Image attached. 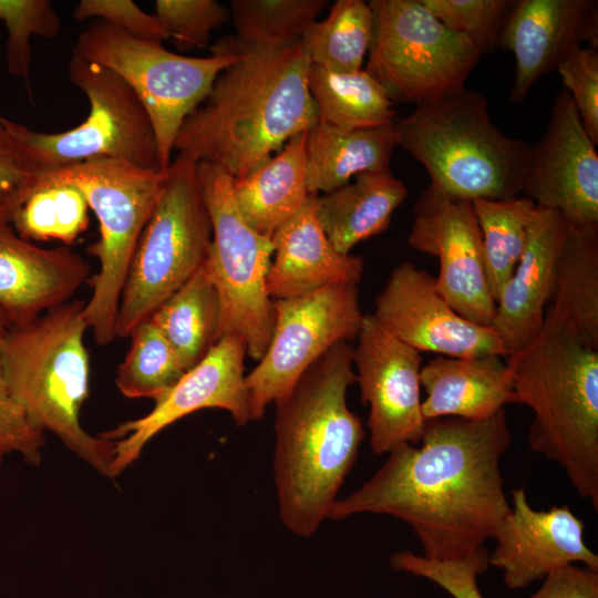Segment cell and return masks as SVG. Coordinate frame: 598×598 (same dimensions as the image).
I'll list each match as a JSON object with an SVG mask.
<instances>
[{
	"label": "cell",
	"instance_id": "19",
	"mask_svg": "<svg viewBox=\"0 0 598 598\" xmlns=\"http://www.w3.org/2000/svg\"><path fill=\"white\" fill-rule=\"evenodd\" d=\"M511 512L494 536L489 565L503 571L507 587L518 589L575 563L598 570V556L585 543V524L567 505L536 511L525 487L512 491Z\"/></svg>",
	"mask_w": 598,
	"mask_h": 598
},
{
	"label": "cell",
	"instance_id": "39",
	"mask_svg": "<svg viewBox=\"0 0 598 598\" xmlns=\"http://www.w3.org/2000/svg\"><path fill=\"white\" fill-rule=\"evenodd\" d=\"M390 563L399 571L433 581L453 598H484L477 586V577L489 566L487 550L464 559L445 561L403 550L395 553Z\"/></svg>",
	"mask_w": 598,
	"mask_h": 598
},
{
	"label": "cell",
	"instance_id": "1",
	"mask_svg": "<svg viewBox=\"0 0 598 598\" xmlns=\"http://www.w3.org/2000/svg\"><path fill=\"white\" fill-rule=\"evenodd\" d=\"M420 446L401 444L330 518L388 514L409 524L423 557L460 560L485 549L511 512L501 458L512 443L505 409L485 420H427Z\"/></svg>",
	"mask_w": 598,
	"mask_h": 598
},
{
	"label": "cell",
	"instance_id": "26",
	"mask_svg": "<svg viewBox=\"0 0 598 598\" xmlns=\"http://www.w3.org/2000/svg\"><path fill=\"white\" fill-rule=\"evenodd\" d=\"M408 188L389 169L363 172L347 185L318 197L320 225L341 254L384 231Z\"/></svg>",
	"mask_w": 598,
	"mask_h": 598
},
{
	"label": "cell",
	"instance_id": "20",
	"mask_svg": "<svg viewBox=\"0 0 598 598\" xmlns=\"http://www.w3.org/2000/svg\"><path fill=\"white\" fill-rule=\"evenodd\" d=\"M585 42L598 48L597 0H513L499 40L515 58L511 100L524 101L538 79Z\"/></svg>",
	"mask_w": 598,
	"mask_h": 598
},
{
	"label": "cell",
	"instance_id": "7",
	"mask_svg": "<svg viewBox=\"0 0 598 598\" xmlns=\"http://www.w3.org/2000/svg\"><path fill=\"white\" fill-rule=\"evenodd\" d=\"M197 165L193 157L178 154L165 169L161 194L125 277L116 337H130L207 260L213 227Z\"/></svg>",
	"mask_w": 598,
	"mask_h": 598
},
{
	"label": "cell",
	"instance_id": "35",
	"mask_svg": "<svg viewBox=\"0 0 598 598\" xmlns=\"http://www.w3.org/2000/svg\"><path fill=\"white\" fill-rule=\"evenodd\" d=\"M327 4V0H233L229 12L240 41L285 45L300 41Z\"/></svg>",
	"mask_w": 598,
	"mask_h": 598
},
{
	"label": "cell",
	"instance_id": "43",
	"mask_svg": "<svg viewBox=\"0 0 598 598\" xmlns=\"http://www.w3.org/2000/svg\"><path fill=\"white\" fill-rule=\"evenodd\" d=\"M38 175L17 148L0 116V206L12 210L33 187Z\"/></svg>",
	"mask_w": 598,
	"mask_h": 598
},
{
	"label": "cell",
	"instance_id": "18",
	"mask_svg": "<svg viewBox=\"0 0 598 598\" xmlns=\"http://www.w3.org/2000/svg\"><path fill=\"white\" fill-rule=\"evenodd\" d=\"M522 193L569 225H598V154L566 90L555 95L546 130L530 146Z\"/></svg>",
	"mask_w": 598,
	"mask_h": 598
},
{
	"label": "cell",
	"instance_id": "42",
	"mask_svg": "<svg viewBox=\"0 0 598 598\" xmlns=\"http://www.w3.org/2000/svg\"><path fill=\"white\" fill-rule=\"evenodd\" d=\"M78 21L102 20L127 34L162 43L167 35L155 14L143 11L131 0H82L73 12Z\"/></svg>",
	"mask_w": 598,
	"mask_h": 598
},
{
	"label": "cell",
	"instance_id": "40",
	"mask_svg": "<svg viewBox=\"0 0 598 598\" xmlns=\"http://www.w3.org/2000/svg\"><path fill=\"white\" fill-rule=\"evenodd\" d=\"M9 324L0 313V463L12 453L19 454L30 465L38 466L45 444L44 433L28 419L7 384L1 346Z\"/></svg>",
	"mask_w": 598,
	"mask_h": 598
},
{
	"label": "cell",
	"instance_id": "22",
	"mask_svg": "<svg viewBox=\"0 0 598 598\" xmlns=\"http://www.w3.org/2000/svg\"><path fill=\"white\" fill-rule=\"evenodd\" d=\"M567 230L560 213L536 205L525 250L498 296L491 323L509 353L529 344L543 329Z\"/></svg>",
	"mask_w": 598,
	"mask_h": 598
},
{
	"label": "cell",
	"instance_id": "11",
	"mask_svg": "<svg viewBox=\"0 0 598 598\" xmlns=\"http://www.w3.org/2000/svg\"><path fill=\"white\" fill-rule=\"evenodd\" d=\"M365 71L393 102L426 105L465 87L481 54L421 0H372Z\"/></svg>",
	"mask_w": 598,
	"mask_h": 598
},
{
	"label": "cell",
	"instance_id": "8",
	"mask_svg": "<svg viewBox=\"0 0 598 598\" xmlns=\"http://www.w3.org/2000/svg\"><path fill=\"white\" fill-rule=\"evenodd\" d=\"M39 178L79 188L99 221L100 237L89 247L99 260L83 317L99 346L114 341L125 277L141 234L161 194L165 169L113 158H94Z\"/></svg>",
	"mask_w": 598,
	"mask_h": 598
},
{
	"label": "cell",
	"instance_id": "13",
	"mask_svg": "<svg viewBox=\"0 0 598 598\" xmlns=\"http://www.w3.org/2000/svg\"><path fill=\"white\" fill-rule=\"evenodd\" d=\"M275 327L258 364L245 377L252 421L286 394L331 347L357 339L364 315L357 285L337 283L274 300Z\"/></svg>",
	"mask_w": 598,
	"mask_h": 598
},
{
	"label": "cell",
	"instance_id": "34",
	"mask_svg": "<svg viewBox=\"0 0 598 598\" xmlns=\"http://www.w3.org/2000/svg\"><path fill=\"white\" fill-rule=\"evenodd\" d=\"M131 347L118 365L115 383L130 399L157 400L185 374L172 346L148 318L131 333Z\"/></svg>",
	"mask_w": 598,
	"mask_h": 598
},
{
	"label": "cell",
	"instance_id": "28",
	"mask_svg": "<svg viewBox=\"0 0 598 598\" xmlns=\"http://www.w3.org/2000/svg\"><path fill=\"white\" fill-rule=\"evenodd\" d=\"M395 146L394 124L373 128H341L317 122L306 137L309 194L333 192L363 172L389 169Z\"/></svg>",
	"mask_w": 598,
	"mask_h": 598
},
{
	"label": "cell",
	"instance_id": "30",
	"mask_svg": "<svg viewBox=\"0 0 598 598\" xmlns=\"http://www.w3.org/2000/svg\"><path fill=\"white\" fill-rule=\"evenodd\" d=\"M308 87L319 121L341 128H373L396 122V110L383 86L364 69L336 72L311 64Z\"/></svg>",
	"mask_w": 598,
	"mask_h": 598
},
{
	"label": "cell",
	"instance_id": "4",
	"mask_svg": "<svg viewBox=\"0 0 598 598\" xmlns=\"http://www.w3.org/2000/svg\"><path fill=\"white\" fill-rule=\"evenodd\" d=\"M515 403L534 413L533 451L558 463L580 497L598 509V350L547 319L526 347L509 353Z\"/></svg>",
	"mask_w": 598,
	"mask_h": 598
},
{
	"label": "cell",
	"instance_id": "15",
	"mask_svg": "<svg viewBox=\"0 0 598 598\" xmlns=\"http://www.w3.org/2000/svg\"><path fill=\"white\" fill-rule=\"evenodd\" d=\"M247 354L243 339L219 338L207 354L165 394L155 400L144 416L126 421L101 436L114 442L109 477L121 474L135 462L144 446L162 430L202 409H223L237 425L252 421L249 392L245 382Z\"/></svg>",
	"mask_w": 598,
	"mask_h": 598
},
{
	"label": "cell",
	"instance_id": "32",
	"mask_svg": "<svg viewBox=\"0 0 598 598\" xmlns=\"http://www.w3.org/2000/svg\"><path fill=\"white\" fill-rule=\"evenodd\" d=\"M89 204L73 185L37 178L11 210L14 230L30 241L58 240L70 245L89 226Z\"/></svg>",
	"mask_w": 598,
	"mask_h": 598
},
{
	"label": "cell",
	"instance_id": "5",
	"mask_svg": "<svg viewBox=\"0 0 598 598\" xmlns=\"http://www.w3.org/2000/svg\"><path fill=\"white\" fill-rule=\"evenodd\" d=\"M84 305L68 301L28 324L9 328L1 363L9 390L30 422L109 476L114 442L89 434L80 422L90 377Z\"/></svg>",
	"mask_w": 598,
	"mask_h": 598
},
{
	"label": "cell",
	"instance_id": "38",
	"mask_svg": "<svg viewBox=\"0 0 598 598\" xmlns=\"http://www.w3.org/2000/svg\"><path fill=\"white\" fill-rule=\"evenodd\" d=\"M155 17L177 47L204 48L212 30L226 23L230 12L215 0H156Z\"/></svg>",
	"mask_w": 598,
	"mask_h": 598
},
{
	"label": "cell",
	"instance_id": "33",
	"mask_svg": "<svg viewBox=\"0 0 598 598\" xmlns=\"http://www.w3.org/2000/svg\"><path fill=\"white\" fill-rule=\"evenodd\" d=\"M472 203L482 234L489 287L497 301L525 250L536 204L526 196Z\"/></svg>",
	"mask_w": 598,
	"mask_h": 598
},
{
	"label": "cell",
	"instance_id": "3",
	"mask_svg": "<svg viewBox=\"0 0 598 598\" xmlns=\"http://www.w3.org/2000/svg\"><path fill=\"white\" fill-rule=\"evenodd\" d=\"M354 347L341 341L276 403L274 474L282 523L309 537L329 516L365 437L347 403L357 383Z\"/></svg>",
	"mask_w": 598,
	"mask_h": 598
},
{
	"label": "cell",
	"instance_id": "16",
	"mask_svg": "<svg viewBox=\"0 0 598 598\" xmlns=\"http://www.w3.org/2000/svg\"><path fill=\"white\" fill-rule=\"evenodd\" d=\"M354 347L353 364L374 454L420 443L426 420L421 400V352L385 331L365 315Z\"/></svg>",
	"mask_w": 598,
	"mask_h": 598
},
{
	"label": "cell",
	"instance_id": "25",
	"mask_svg": "<svg viewBox=\"0 0 598 598\" xmlns=\"http://www.w3.org/2000/svg\"><path fill=\"white\" fill-rule=\"evenodd\" d=\"M545 319L598 350V225L568 224Z\"/></svg>",
	"mask_w": 598,
	"mask_h": 598
},
{
	"label": "cell",
	"instance_id": "2",
	"mask_svg": "<svg viewBox=\"0 0 598 598\" xmlns=\"http://www.w3.org/2000/svg\"><path fill=\"white\" fill-rule=\"evenodd\" d=\"M221 40L236 60L184 121L174 151L239 179L309 131L319 114L308 87L310 60L300 41L252 45L236 37Z\"/></svg>",
	"mask_w": 598,
	"mask_h": 598
},
{
	"label": "cell",
	"instance_id": "27",
	"mask_svg": "<svg viewBox=\"0 0 598 598\" xmlns=\"http://www.w3.org/2000/svg\"><path fill=\"white\" fill-rule=\"evenodd\" d=\"M307 132L291 137L255 172L233 179V196L240 215L265 237L271 238L310 195L306 171Z\"/></svg>",
	"mask_w": 598,
	"mask_h": 598
},
{
	"label": "cell",
	"instance_id": "31",
	"mask_svg": "<svg viewBox=\"0 0 598 598\" xmlns=\"http://www.w3.org/2000/svg\"><path fill=\"white\" fill-rule=\"evenodd\" d=\"M373 37V14L363 0H337L322 21H315L300 42L310 60L336 72L362 69Z\"/></svg>",
	"mask_w": 598,
	"mask_h": 598
},
{
	"label": "cell",
	"instance_id": "29",
	"mask_svg": "<svg viewBox=\"0 0 598 598\" xmlns=\"http://www.w3.org/2000/svg\"><path fill=\"white\" fill-rule=\"evenodd\" d=\"M206 262V261H205ZM186 371L218 340L220 300L204 264L150 317Z\"/></svg>",
	"mask_w": 598,
	"mask_h": 598
},
{
	"label": "cell",
	"instance_id": "24",
	"mask_svg": "<svg viewBox=\"0 0 598 598\" xmlns=\"http://www.w3.org/2000/svg\"><path fill=\"white\" fill-rule=\"evenodd\" d=\"M503 359L496 354L439 355L422 365L424 419L485 420L515 403L511 370Z\"/></svg>",
	"mask_w": 598,
	"mask_h": 598
},
{
	"label": "cell",
	"instance_id": "9",
	"mask_svg": "<svg viewBox=\"0 0 598 598\" xmlns=\"http://www.w3.org/2000/svg\"><path fill=\"white\" fill-rule=\"evenodd\" d=\"M72 52L113 71L132 87L150 115L162 171L172 162L184 121L206 99L218 74L236 60L221 39L210 48V56H184L102 20L91 21Z\"/></svg>",
	"mask_w": 598,
	"mask_h": 598
},
{
	"label": "cell",
	"instance_id": "14",
	"mask_svg": "<svg viewBox=\"0 0 598 598\" xmlns=\"http://www.w3.org/2000/svg\"><path fill=\"white\" fill-rule=\"evenodd\" d=\"M408 244L439 258L437 292L461 317L491 327L496 301L483 252L473 203L429 185L414 205Z\"/></svg>",
	"mask_w": 598,
	"mask_h": 598
},
{
	"label": "cell",
	"instance_id": "37",
	"mask_svg": "<svg viewBox=\"0 0 598 598\" xmlns=\"http://www.w3.org/2000/svg\"><path fill=\"white\" fill-rule=\"evenodd\" d=\"M447 29L466 38L486 54L499 47L513 0H421Z\"/></svg>",
	"mask_w": 598,
	"mask_h": 598
},
{
	"label": "cell",
	"instance_id": "23",
	"mask_svg": "<svg viewBox=\"0 0 598 598\" xmlns=\"http://www.w3.org/2000/svg\"><path fill=\"white\" fill-rule=\"evenodd\" d=\"M317 204L318 196L310 194L301 208L271 236L274 258L267 290L272 300L361 281L363 259L334 248L320 225Z\"/></svg>",
	"mask_w": 598,
	"mask_h": 598
},
{
	"label": "cell",
	"instance_id": "36",
	"mask_svg": "<svg viewBox=\"0 0 598 598\" xmlns=\"http://www.w3.org/2000/svg\"><path fill=\"white\" fill-rule=\"evenodd\" d=\"M0 21L8 31L7 66L14 76L29 82L31 38H54L61 19L48 0H0Z\"/></svg>",
	"mask_w": 598,
	"mask_h": 598
},
{
	"label": "cell",
	"instance_id": "6",
	"mask_svg": "<svg viewBox=\"0 0 598 598\" xmlns=\"http://www.w3.org/2000/svg\"><path fill=\"white\" fill-rule=\"evenodd\" d=\"M398 145L427 171L430 185L455 198L509 199L524 186L530 145L503 134L486 97L464 87L419 105L394 123Z\"/></svg>",
	"mask_w": 598,
	"mask_h": 598
},
{
	"label": "cell",
	"instance_id": "41",
	"mask_svg": "<svg viewBox=\"0 0 598 598\" xmlns=\"http://www.w3.org/2000/svg\"><path fill=\"white\" fill-rule=\"evenodd\" d=\"M579 114L584 130L598 144V48L573 50L556 69Z\"/></svg>",
	"mask_w": 598,
	"mask_h": 598
},
{
	"label": "cell",
	"instance_id": "10",
	"mask_svg": "<svg viewBox=\"0 0 598 598\" xmlns=\"http://www.w3.org/2000/svg\"><path fill=\"white\" fill-rule=\"evenodd\" d=\"M68 73L90 103L81 124L43 133L1 116L30 168L39 176L89 159L113 158L161 169L150 115L132 87L113 71L73 55Z\"/></svg>",
	"mask_w": 598,
	"mask_h": 598
},
{
	"label": "cell",
	"instance_id": "12",
	"mask_svg": "<svg viewBox=\"0 0 598 598\" xmlns=\"http://www.w3.org/2000/svg\"><path fill=\"white\" fill-rule=\"evenodd\" d=\"M197 174L213 227L205 265L220 300L218 339L239 337L247 355L259 361L275 327L274 300L267 290L274 245L240 215L229 174L206 162H198Z\"/></svg>",
	"mask_w": 598,
	"mask_h": 598
},
{
	"label": "cell",
	"instance_id": "44",
	"mask_svg": "<svg viewBox=\"0 0 598 598\" xmlns=\"http://www.w3.org/2000/svg\"><path fill=\"white\" fill-rule=\"evenodd\" d=\"M529 598H598V570L575 564L559 567L545 576Z\"/></svg>",
	"mask_w": 598,
	"mask_h": 598
},
{
	"label": "cell",
	"instance_id": "17",
	"mask_svg": "<svg viewBox=\"0 0 598 598\" xmlns=\"http://www.w3.org/2000/svg\"><path fill=\"white\" fill-rule=\"evenodd\" d=\"M374 303L378 323L419 352L453 358L509 354L491 327L461 317L437 292L435 278L410 261L391 271Z\"/></svg>",
	"mask_w": 598,
	"mask_h": 598
},
{
	"label": "cell",
	"instance_id": "21",
	"mask_svg": "<svg viewBox=\"0 0 598 598\" xmlns=\"http://www.w3.org/2000/svg\"><path fill=\"white\" fill-rule=\"evenodd\" d=\"M0 206V313L21 327L70 300L87 280L89 264L68 246L42 248L22 238Z\"/></svg>",
	"mask_w": 598,
	"mask_h": 598
}]
</instances>
